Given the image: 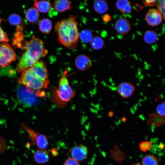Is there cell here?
I'll return each instance as SVG.
<instances>
[{"label":"cell","mask_w":165,"mask_h":165,"mask_svg":"<svg viewBox=\"0 0 165 165\" xmlns=\"http://www.w3.org/2000/svg\"><path fill=\"white\" fill-rule=\"evenodd\" d=\"M78 24L76 17L71 15L55 25L59 42L68 49H74L77 46L79 37Z\"/></svg>","instance_id":"6da1fadb"},{"label":"cell","mask_w":165,"mask_h":165,"mask_svg":"<svg viewBox=\"0 0 165 165\" xmlns=\"http://www.w3.org/2000/svg\"><path fill=\"white\" fill-rule=\"evenodd\" d=\"M67 73L68 70L66 69L59 81L58 87H53L52 90V100L61 108L63 107L75 95L70 85Z\"/></svg>","instance_id":"7a4b0ae2"},{"label":"cell","mask_w":165,"mask_h":165,"mask_svg":"<svg viewBox=\"0 0 165 165\" xmlns=\"http://www.w3.org/2000/svg\"><path fill=\"white\" fill-rule=\"evenodd\" d=\"M17 83L24 86L27 91L33 93L36 97H43L45 93L42 90L48 87L31 68L22 73Z\"/></svg>","instance_id":"3957f363"},{"label":"cell","mask_w":165,"mask_h":165,"mask_svg":"<svg viewBox=\"0 0 165 165\" xmlns=\"http://www.w3.org/2000/svg\"><path fill=\"white\" fill-rule=\"evenodd\" d=\"M24 48L25 52L38 61L48 53L42 41L33 35L29 41L25 43Z\"/></svg>","instance_id":"277c9868"},{"label":"cell","mask_w":165,"mask_h":165,"mask_svg":"<svg viewBox=\"0 0 165 165\" xmlns=\"http://www.w3.org/2000/svg\"><path fill=\"white\" fill-rule=\"evenodd\" d=\"M16 58V53L11 46L6 42L0 44V66L7 67Z\"/></svg>","instance_id":"5b68a950"},{"label":"cell","mask_w":165,"mask_h":165,"mask_svg":"<svg viewBox=\"0 0 165 165\" xmlns=\"http://www.w3.org/2000/svg\"><path fill=\"white\" fill-rule=\"evenodd\" d=\"M22 126L28 132L31 145L36 146L39 148L45 149L48 147V137L32 130L24 124H22Z\"/></svg>","instance_id":"8992f818"},{"label":"cell","mask_w":165,"mask_h":165,"mask_svg":"<svg viewBox=\"0 0 165 165\" xmlns=\"http://www.w3.org/2000/svg\"><path fill=\"white\" fill-rule=\"evenodd\" d=\"M37 61L25 52L19 59L16 68V71L17 73L22 72L31 68Z\"/></svg>","instance_id":"52a82bcc"},{"label":"cell","mask_w":165,"mask_h":165,"mask_svg":"<svg viewBox=\"0 0 165 165\" xmlns=\"http://www.w3.org/2000/svg\"><path fill=\"white\" fill-rule=\"evenodd\" d=\"M69 152L71 158L78 161L86 160L88 154L87 147L82 144L72 147L70 149Z\"/></svg>","instance_id":"ba28073f"},{"label":"cell","mask_w":165,"mask_h":165,"mask_svg":"<svg viewBox=\"0 0 165 165\" xmlns=\"http://www.w3.org/2000/svg\"><path fill=\"white\" fill-rule=\"evenodd\" d=\"M17 94L20 100L25 105L32 106L37 102L36 96L33 93L27 91L25 86L19 88Z\"/></svg>","instance_id":"9c48e42d"},{"label":"cell","mask_w":165,"mask_h":165,"mask_svg":"<svg viewBox=\"0 0 165 165\" xmlns=\"http://www.w3.org/2000/svg\"><path fill=\"white\" fill-rule=\"evenodd\" d=\"M37 75L48 86L49 83L48 70L46 64L39 61L31 67Z\"/></svg>","instance_id":"30bf717a"},{"label":"cell","mask_w":165,"mask_h":165,"mask_svg":"<svg viewBox=\"0 0 165 165\" xmlns=\"http://www.w3.org/2000/svg\"><path fill=\"white\" fill-rule=\"evenodd\" d=\"M117 90L120 96L125 99L129 98L135 90V86L129 82H123L117 86Z\"/></svg>","instance_id":"8fae6325"},{"label":"cell","mask_w":165,"mask_h":165,"mask_svg":"<svg viewBox=\"0 0 165 165\" xmlns=\"http://www.w3.org/2000/svg\"><path fill=\"white\" fill-rule=\"evenodd\" d=\"M148 24L151 26H155L160 24L162 22L163 17L157 9H150L145 16Z\"/></svg>","instance_id":"7c38bea8"},{"label":"cell","mask_w":165,"mask_h":165,"mask_svg":"<svg viewBox=\"0 0 165 165\" xmlns=\"http://www.w3.org/2000/svg\"><path fill=\"white\" fill-rule=\"evenodd\" d=\"M116 31L118 33L125 35L128 33L130 30L131 25L130 22L124 18H120L116 22L115 25Z\"/></svg>","instance_id":"4fadbf2b"},{"label":"cell","mask_w":165,"mask_h":165,"mask_svg":"<svg viewBox=\"0 0 165 165\" xmlns=\"http://www.w3.org/2000/svg\"><path fill=\"white\" fill-rule=\"evenodd\" d=\"M76 68L81 71H85L89 69L91 66V59L88 56L84 54L78 56L75 60Z\"/></svg>","instance_id":"5bb4252c"},{"label":"cell","mask_w":165,"mask_h":165,"mask_svg":"<svg viewBox=\"0 0 165 165\" xmlns=\"http://www.w3.org/2000/svg\"><path fill=\"white\" fill-rule=\"evenodd\" d=\"M148 125L159 127L165 124V116H162L156 112H152L148 116L147 120Z\"/></svg>","instance_id":"9a60e30c"},{"label":"cell","mask_w":165,"mask_h":165,"mask_svg":"<svg viewBox=\"0 0 165 165\" xmlns=\"http://www.w3.org/2000/svg\"><path fill=\"white\" fill-rule=\"evenodd\" d=\"M35 161L40 164L47 162L49 159V155L48 151L46 149L39 148L34 152L33 155Z\"/></svg>","instance_id":"2e32d148"},{"label":"cell","mask_w":165,"mask_h":165,"mask_svg":"<svg viewBox=\"0 0 165 165\" xmlns=\"http://www.w3.org/2000/svg\"><path fill=\"white\" fill-rule=\"evenodd\" d=\"M55 9L58 12L62 13L72 9L70 2L68 0H57L54 2Z\"/></svg>","instance_id":"e0dca14e"},{"label":"cell","mask_w":165,"mask_h":165,"mask_svg":"<svg viewBox=\"0 0 165 165\" xmlns=\"http://www.w3.org/2000/svg\"><path fill=\"white\" fill-rule=\"evenodd\" d=\"M16 26V33L13 43L14 46L21 48L22 46V43L24 40L23 24H22Z\"/></svg>","instance_id":"ac0fdd59"},{"label":"cell","mask_w":165,"mask_h":165,"mask_svg":"<svg viewBox=\"0 0 165 165\" xmlns=\"http://www.w3.org/2000/svg\"><path fill=\"white\" fill-rule=\"evenodd\" d=\"M39 16V12L34 6L28 9L25 13V17L27 20L33 24L38 21Z\"/></svg>","instance_id":"d6986e66"},{"label":"cell","mask_w":165,"mask_h":165,"mask_svg":"<svg viewBox=\"0 0 165 165\" xmlns=\"http://www.w3.org/2000/svg\"><path fill=\"white\" fill-rule=\"evenodd\" d=\"M34 6L39 12L46 13L51 8V5L48 1H34Z\"/></svg>","instance_id":"ffe728a7"},{"label":"cell","mask_w":165,"mask_h":165,"mask_svg":"<svg viewBox=\"0 0 165 165\" xmlns=\"http://www.w3.org/2000/svg\"><path fill=\"white\" fill-rule=\"evenodd\" d=\"M117 8L122 13H128L131 12L132 7L130 2L127 0H119L116 3Z\"/></svg>","instance_id":"44dd1931"},{"label":"cell","mask_w":165,"mask_h":165,"mask_svg":"<svg viewBox=\"0 0 165 165\" xmlns=\"http://www.w3.org/2000/svg\"><path fill=\"white\" fill-rule=\"evenodd\" d=\"M93 8L95 11L99 14H104L108 9V5L104 0H98L94 2Z\"/></svg>","instance_id":"7402d4cb"},{"label":"cell","mask_w":165,"mask_h":165,"mask_svg":"<svg viewBox=\"0 0 165 165\" xmlns=\"http://www.w3.org/2000/svg\"><path fill=\"white\" fill-rule=\"evenodd\" d=\"M158 36L156 32L153 30H148L144 33L143 38L144 41L149 44H152L158 39Z\"/></svg>","instance_id":"603a6c76"},{"label":"cell","mask_w":165,"mask_h":165,"mask_svg":"<svg viewBox=\"0 0 165 165\" xmlns=\"http://www.w3.org/2000/svg\"><path fill=\"white\" fill-rule=\"evenodd\" d=\"M52 28V22L48 19H42L39 22V30L43 33L49 34Z\"/></svg>","instance_id":"cb8c5ba5"},{"label":"cell","mask_w":165,"mask_h":165,"mask_svg":"<svg viewBox=\"0 0 165 165\" xmlns=\"http://www.w3.org/2000/svg\"><path fill=\"white\" fill-rule=\"evenodd\" d=\"M90 42L91 45L93 49L97 50L101 49L104 45L103 39L98 36L93 37Z\"/></svg>","instance_id":"d4e9b609"},{"label":"cell","mask_w":165,"mask_h":165,"mask_svg":"<svg viewBox=\"0 0 165 165\" xmlns=\"http://www.w3.org/2000/svg\"><path fill=\"white\" fill-rule=\"evenodd\" d=\"M142 163V165H158V161L155 156L148 154L143 158Z\"/></svg>","instance_id":"484cf974"},{"label":"cell","mask_w":165,"mask_h":165,"mask_svg":"<svg viewBox=\"0 0 165 165\" xmlns=\"http://www.w3.org/2000/svg\"><path fill=\"white\" fill-rule=\"evenodd\" d=\"M79 37L83 42L86 43L90 42L93 38L91 31L88 29L83 30L79 33Z\"/></svg>","instance_id":"4316f807"},{"label":"cell","mask_w":165,"mask_h":165,"mask_svg":"<svg viewBox=\"0 0 165 165\" xmlns=\"http://www.w3.org/2000/svg\"><path fill=\"white\" fill-rule=\"evenodd\" d=\"M8 20L11 24L16 26L23 24L20 16L15 14L10 15L8 17Z\"/></svg>","instance_id":"83f0119b"},{"label":"cell","mask_w":165,"mask_h":165,"mask_svg":"<svg viewBox=\"0 0 165 165\" xmlns=\"http://www.w3.org/2000/svg\"><path fill=\"white\" fill-rule=\"evenodd\" d=\"M156 6L163 18L165 20V0H157Z\"/></svg>","instance_id":"f1b7e54d"},{"label":"cell","mask_w":165,"mask_h":165,"mask_svg":"<svg viewBox=\"0 0 165 165\" xmlns=\"http://www.w3.org/2000/svg\"><path fill=\"white\" fill-rule=\"evenodd\" d=\"M152 147V143L148 141L141 142L139 145L140 149L143 152H146L150 149Z\"/></svg>","instance_id":"f546056e"},{"label":"cell","mask_w":165,"mask_h":165,"mask_svg":"<svg viewBox=\"0 0 165 165\" xmlns=\"http://www.w3.org/2000/svg\"><path fill=\"white\" fill-rule=\"evenodd\" d=\"M156 111V113L160 115L165 116V101L157 106Z\"/></svg>","instance_id":"4dcf8cb0"},{"label":"cell","mask_w":165,"mask_h":165,"mask_svg":"<svg viewBox=\"0 0 165 165\" xmlns=\"http://www.w3.org/2000/svg\"><path fill=\"white\" fill-rule=\"evenodd\" d=\"M9 39L6 33L0 27V42H8Z\"/></svg>","instance_id":"1f68e13d"},{"label":"cell","mask_w":165,"mask_h":165,"mask_svg":"<svg viewBox=\"0 0 165 165\" xmlns=\"http://www.w3.org/2000/svg\"><path fill=\"white\" fill-rule=\"evenodd\" d=\"M64 165H80L79 162L72 158L67 159L64 163Z\"/></svg>","instance_id":"d6a6232c"},{"label":"cell","mask_w":165,"mask_h":165,"mask_svg":"<svg viewBox=\"0 0 165 165\" xmlns=\"http://www.w3.org/2000/svg\"><path fill=\"white\" fill-rule=\"evenodd\" d=\"M6 146V141L2 137L0 136V154L4 152Z\"/></svg>","instance_id":"836d02e7"},{"label":"cell","mask_w":165,"mask_h":165,"mask_svg":"<svg viewBox=\"0 0 165 165\" xmlns=\"http://www.w3.org/2000/svg\"><path fill=\"white\" fill-rule=\"evenodd\" d=\"M157 0H144L143 3L146 6H152L156 5Z\"/></svg>","instance_id":"e575fe53"},{"label":"cell","mask_w":165,"mask_h":165,"mask_svg":"<svg viewBox=\"0 0 165 165\" xmlns=\"http://www.w3.org/2000/svg\"><path fill=\"white\" fill-rule=\"evenodd\" d=\"M103 21L105 23H108L112 20L111 16L108 14H106L102 16Z\"/></svg>","instance_id":"d590c367"},{"label":"cell","mask_w":165,"mask_h":165,"mask_svg":"<svg viewBox=\"0 0 165 165\" xmlns=\"http://www.w3.org/2000/svg\"><path fill=\"white\" fill-rule=\"evenodd\" d=\"M51 152L53 156H57L58 155V152L56 151V149H54V148L52 149Z\"/></svg>","instance_id":"8d00e7d4"},{"label":"cell","mask_w":165,"mask_h":165,"mask_svg":"<svg viewBox=\"0 0 165 165\" xmlns=\"http://www.w3.org/2000/svg\"><path fill=\"white\" fill-rule=\"evenodd\" d=\"M114 115V112L112 111H110L109 112H108V116L109 117H112Z\"/></svg>","instance_id":"74e56055"},{"label":"cell","mask_w":165,"mask_h":165,"mask_svg":"<svg viewBox=\"0 0 165 165\" xmlns=\"http://www.w3.org/2000/svg\"><path fill=\"white\" fill-rule=\"evenodd\" d=\"M122 120V121L125 122L126 120V118L125 117H123Z\"/></svg>","instance_id":"f35d334b"},{"label":"cell","mask_w":165,"mask_h":165,"mask_svg":"<svg viewBox=\"0 0 165 165\" xmlns=\"http://www.w3.org/2000/svg\"><path fill=\"white\" fill-rule=\"evenodd\" d=\"M131 165H141L139 163H135V164H133Z\"/></svg>","instance_id":"ab89813d"}]
</instances>
